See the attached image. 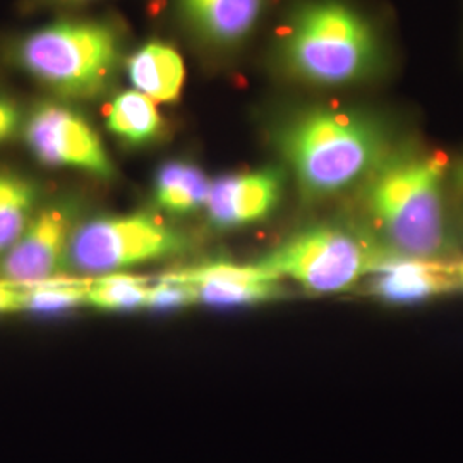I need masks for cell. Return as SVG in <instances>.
I'll return each mask as SVG.
<instances>
[{"mask_svg":"<svg viewBox=\"0 0 463 463\" xmlns=\"http://www.w3.org/2000/svg\"><path fill=\"white\" fill-rule=\"evenodd\" d=\"M447 179L441 153L415 146L392 149L361 185L371 235L400 256L439 260L448 248Z\"/></svg>","mask_w":463,"mask_h":463,"instance_id":"2","label":"cell"},{"mask_svg":"<svg viewBox=\"0 0 463 463\" xmlns=\"http://www.w3.org/2000/svg\"><path fill=\"white\" fill-rule=\"evenodd\" d=\"M21 126V116L11 99H0V143L11 139Z\"/></svg>","mask_w":463,"mask_h":463,"instance_id":"19","label":"cell"},{"mask_svg":"<svg viewBox=\"0 0 463 463\" xmlns=\"http://www.w3.org/2000/svg\"><path fill=\"white\" fill-rule=\"evenodd\" d=\"M24 139L34 158L50 166H64L110 179L112 160L97 131L66 107L43 103L24 124Z\"/></svg>","mask_w":463,"mask_h":463,"instance_id":"7","label":"cell"},{"mask_svg":"<svg viewBox=\"0 0 463 463\" xmlns=\"http://www.w3.org/2000/svg\"><path fill=\"white\" fill-rule=\"evenodd\" d=\"M74 231L72 216L64 206H50L36 212L0 261L4 281L34 285L57 280V275L67 266Z\"/></svg>","mask_w":463,"mask_h":463,"instance_id":"8","label":"cell"},{"mask_svg":"<svg viewBox=\"0 0 463 463\" xmlns=\"http://www.w3.org/2000/svg\"><path fill=\"white\" fill-rule=\"evenodd\" d=\"M23 311V288L14 283L0 281V315Z\"/></svg>","mask_w":463,"mask_h":463,"instance_id":"20","label":"cell"},{"mask_svg":"<svg viewBox=\"0 0 463 463\" xmlns=\"http://www.w3.org/2000/svg\"><path fill=\"white\" fill-rule=\"evenodd\" d=\"M364 283L367 296L386 304H420L460 290L445 261L400 254H393Z\"/></svg>","mask_w":463,"mask_h":463,"instance_id":"11","label":"cell"},{"mask_svg":"<svg viewBox=\"0 0 463 463\" xmlns=\"http://www.w3.org/2000/svg\"><path fill=\"white\" fill-rule=\"evenodd\" d=\"M449 179H451V185H453V189L458 193V194H462L463 196V158L455 165V168L451 170V174H449Z\"/></svg>","mask_w":463,"mask_h":463,"instance_id":"21","label":"cell"},{"mask_svg":"<svg viewBox=\"0 0 463 463\" xmlns=\"http://www.w3.org/2000/svg\"><path fill=\"white\" fill-rule=\"evenodd\" d=\"M166 280L189 285L196 304L239 307L271 302L281 296V280L265 266L215 263L175 271Z\"/></svg>","mask_w":463,"mask_h":463,"instance_id":"10","label":"cell"},{"mask_svg":"<svg viewBox=\"0 0 463 463\" xmlns=\"http://www.w3.org/2000/svg\"><path fill=\"white\" fill-rule=\"evenodd\" d=\"M212 183L198 166L172 162L158 170L155 203L172 215H187L204 208Z\"/></svg>","mask_w":463,"mask_h":463,"instance_id":"14","label":"cell"},{"mask_svg":"<svg viewBox=\"0 0 463 463\" xmlns=\"http://www.w3.org/2000/svg\"><path fill=\"white\" fill-rule=\"evenodd\" d=\"M393 254L371 233L325 223L294 233L260 265L309 294L331 296L355 287Z\"/></svg>","mask_w":463,"mask_h":463,"instance_id":"4","label":"cell"},{"mask_svg":"<svg viewBox=\"0 0 463 463\" xmlns=\"http://www.w3.org/2000/svg\"><path fill=\"white\" fill-rule=\"evenodd\" d=\"M38 191L28 179L0 172V261L34 216Z\"/></svg>","mask_w":463,"mask_h":463,"instance_id":"16","label":"cell"},{"mask_svg":"<svg viewBox=\"0 0 463 463\" xmlns=\"http://www.w3.org/2000/svg\"><path fill=\"white\" fill-rule=\"evenodd\" d=\"M17 64L53 91L90 99L101 93L116 72L120 40L101 23H57L24 36Z\"/></svg>","mask_w":463,"mask_h":463,"instance_id":"5","label":"cell"},{"mask_svg":"<svg viewBox=\"0 0 463 463\" xmlns=\"http://www.w3.org/2000/svg\"><path fill=\"white\" fill-rule=\"evenodd\" d=\"M107 126L128 145L141 146L162 131V117L153 99L139 91H124L109 105Z\"/></svg>","mask_w":463,"mask_h":463,"instance_id":"15","label":"cell"},{"mask_svg":"<svg viewBox=\"0 0 463 463\" xmlns=\"http://www.w3.org/2000/svg\"><path fill=\"white\" fill-rule=\"evenodd\" d=\"M128 72L136 91L153 101L179 99L184 84L183 57L164 43H148L128 61Z\"/></svg>","mask_w":463,"mask_h":463,"instance_id":"13","label":"cell"},{"mask_svg":"<svg viewBox=\"0 0 463 463\" xmlns=\"http://www.w3.org/2000/svg\"><path fill=\"white\" fill-rule=\"evenodd\" d=\"M187 23L201 38L232 47L248 38L263 14L265 0H181Z\"/></svg>","mask_w":463,"mask_h":463,"instance_id":"12","label":"cell"},{"mask_svg":"<svg viewBox=\"0 0 463 463\" xmlns=\"http://www.w3.org/2000/svg\"><path fill=\"white\" fill-rule=\"evenodd\" d=\"M280 57L304 83L352 86L380 72L384 47L373 21L348 2L311 0L285 24Z\"/></svg>","mask_w":463,"mask_h":463,"instance_id":"3","label":"cell"},{"mask_svg":"<svg viewBox=\"0 0 463 463\" xmlns=\"http://www.w3.org/2000/svg\"><path fill=\"white\" fill-rule=\"evenodd\" d=\"M448 266H449V271H451L453 279L458 283L460 290H463V260L457 261V263H448Z\"/></svg>","mask_w":463,"mask_h":463,"instance_id":"22","label":"cell"},{"mask_svg":"<svg viewBox=\"0 0 463 463\" xmlns=\"http://www.w3.org/2000/svg\"><path fill=\"white\" fill-rule=\"evenodd\" d=\"M148 280L124 273L101 275L88 280L86 306L101 311H134L146 307Z\"/></svg>","mask_w":463,"mask_h":463,"instance_id":"17","label":"cell"},{"mask_svg":"<svg viewBox=\"0 0 463 463\" xmlns=\"http://www.w3.org/2000/svg\"><path fill=\"white\" fill-rule=\"evenodd\" d=\"M275 145L309 201L361 187L395 148L378 114L342 105L311 107L288 117L275 131Z\"/></svg>","mask_w":463,"mask_h":463,"instance_id":"1","label":"cell"},{"mask_svg":"<svg viewBox=\"0 0 463 463\" xmlns=\"http://www.w3.org/2000/svg\"><path fill=\"white\" fill-rule=\"evenodd\" d=\"M283 183V172L273 166L216 179L204 204L208 220L220 231L261 223L279 208Z\"/></svg>","mask_w":463,"mask_h":463,"instance_id":"9","label":"cell"},{"mask_svg":"<svg viewBox=\"0 0 463 463\" xmlns=\"http://www.w3.org/2000/svg\"><path fill=\"white\" fill-rule=\"evenodd\" d=\"M183 249V235L156 216H101L74 231L67 265L101 277L166 260Z\"/></svg>","mask_w":463,"mask_h":463,"instance_id":"6","label":"cell"},{"mask_svg":"<svg viewBox=\"0 0 463 463\" xmlns=\"http://www.w3.org/2000/svg\"><path fill=\"white\" fill-rule=\"evenodd\" d=\"M23 288V311L30 313H62L78 306H86L88 280H50Z\"/></svg>","mask_w":463,"mask_h":463,"instance_id":"18","label":"cell"}]
</instances>
